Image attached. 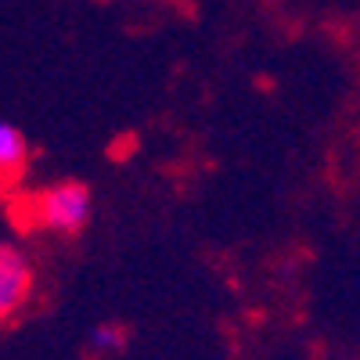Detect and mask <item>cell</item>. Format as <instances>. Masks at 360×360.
I'll return each mask as SVG.
<instances>
[{
	"label": "cell",
	"instance_id": "obj_1",
	"mask_svg": "<svg viewBox=\"0 0 360 360\" xmlns=\"http://www.w3.org/2000/svg\"><path fill=\"white\" fill-rule=\"evenodd\" d=\"M29 217L37 227L54 231V234H79L90 217H94V195L79 180H62V184L44 188L29 202Z\"/></svg>",
	"mask_w": 360,
	"mask_h": 360
},
{
	"label": "cell",
	"instance_id": "obj_2",
	"mask_svg": "<svg viewBox=\"0 0 360 360\" xmlns=\"http://www.w3.org/2000/svg\"><path fill=\"white\" fill-rule=\"evenodd\" d=\"M37 274H33V259H29L18 245L0 242V324L18 317L33 295Z\"/></svg>",
	"mask_w": 360,
	"mask_h": 360
},
{
	"label": "cell",
	"instance_id": "obj_3",
	"mask_svg": "<svg viewBox=\"0 0 360 360\" xmlns=\"http://www.w3.org/2000/svg\"><path fill=\"white\" fill-rule=\"evenodd\" d=\"M29 166V141L15 123H0V184H11Z\"/></svg>",
	"mask_w": 360,
	"mask_h": 360
},
{
	"label": "cell",
	"instance_id": "obj_4",
	"mask_svg": "<svg viewBox=\"0 0 360 360\" xmlns=\"http://www.w3.org/2000/svg\"><path fill=\"white\" fill-rule=\"evenodd\" d=\"M123 328L119 324H112V321H105V324H94L90 328V335H86V346L94 349V353H101V356H112V353H119L123 349Z\"/></svg>",
	"mask_w": 360,
	"mask_h": 360
}]
</instances>
